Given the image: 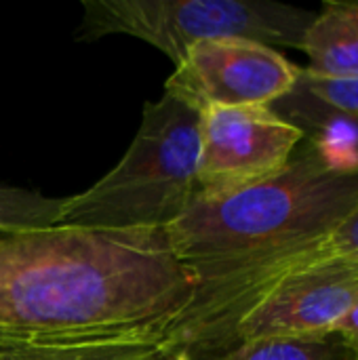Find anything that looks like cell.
I'll use <instances>...</instances> for the list:
<instances>
[{
    "label": "cell",
    "instance_id": "obj_5",
    "mask_svg": "<svg viewBox=\"0 0 358 360\" xmlns=\"http://www.w3.org/2000/svg\"><path fill=\"white\" fill-rule=\"evenodd\" d=\"M302 68L281 51L247 38L192 44L165 82V93L198 112L213 105H274L287 97Z\"/></svg>",
    "mask_w": 358,
    "mask_h": 360
},
{
    "label": "cell",
    "instance_id": "obj_3",
    "mask_svg": "<svg viewBox=\"0 0 358 360\" xmlns=\"http://www.w3.org/2000/svg\"><path fill=\"white\" fill-rule=\"evenodd\" d=\"M198 154L200 112L169 93L148 101L124 156L89 190L65 198L59 226L165 230L198 190Z\"/></svg>",
    "mask_w": 358,
    "mask_h": 360
},
{
    "label": "cell",
    "instance_id": "obj_7",
    "mask_svg": "<svg viewBox=\"0 0 358 360\" xmlns=\"http://www.w3.org/2000/svg\"><path fill=\"white\" fill-rule=\"evenodd\" d=\"M357 302L358 268L354 266L327 264L291 272L236 321L228 352L257 340H312L333 335L338 323Z\"/></svg>",
    "mask_w": 358,
    "mask_h": 360
},
{
    "label": "cell",
    "instance_id": "obj_6",
    "mask_svg": "<svg viewBox=\"0 0 358 360\" xmlns=\"http://www.w3.org/2000/svg\"><path fill=\"white\" fill-rule=\"evenodd\" d=\"M306 133L272 105H213L200 112L196 192H228L283 171Z\"/></svg>",
    "mask_w": 358,
    "mask_h": 360
},
{
    "label": "cell",
    "instance_id": "obj_11",
    "mask_svg": "<svg viewBox=\"0 0 358 360\" xmlns=\"http://www.w3.org/2000/svg\"><path fill=\"white\" fill-rule=\"evenodd\" d=\"M65 198H49L34 190L0 186V232L23 234L61 224Z\"/></svg>",
    "mask_w": 358,
    "mask_h": 360
},
{
    "label": "cell",
    "instance_id": "obj_2",
    "mask_svg": "<svg viewBox=\"0 0 358 360\" xmlns=\"http://www.w3.org/2000/svg\"><path fill=\"white\" fill-rule=\"evenodd\" d=\"M194 289L165 230L55 226L0 238V340L165 338Z\"/></svg>",
    "mask_w": 358,
    "mask_h": 360
},
{
    "label": "cell",
    "instance_id": "obj_9",
    "mask_svg": "<svg viewBox=\"0 0 358 360\" xmlns=\"http://www.w3.org/2000/svg\"><path fill=\"white\" fill-rule=\"evenodd\" d=\"M304 72L321 80L358 78V4L327 2L314 15L302 42Z\"/></svg>",
    "mask_w": 358,
    "mask_h": 360
},
{
    "label": "cell",
    "instance_id": "obj_14",
    "mask_svg": "<svg viewBox=\"0 0 358 360\" xmlns=\"http://www.w3.org/2000/svg\"><path fill=\"white\" fill-rule=\"evenodd\" d=\"M333 335H338L342 340V344L350 350L352 360H358V302L354 308L338 323Z\"/></svg>",
    "mask_w": 358,
    "mask_h": 360
},
{
    "label": "cell",
    "instance_id": "obj_12",
    "mask_svg": "<svg viewBox=\"0 0 358 360\" xmlns=\"http://www.w3.org/2000/svg\"><path fill=\"white\" fill-rule=\"evenodd\" d=\"M219 360H352L338 335L312 340H257L232 348Z\"/></svg>",
    "mask_w": 358,
    "mask_h": 360
},
{
    "label": "cell",
    "instance_id": "obj_10",
    "mask_svg": "<svg viewBox=\"0 0 358 360\" xmlns=\"http://www.w3.org/2000/svg\"><path fill=\"white\" fill-rule=\"evenodd\" d=\"M165 338H120L93 342L0 340V360H167Z\"/></svg>",
    "mask_w": 358,
    "mask_h": 360
},
{
    "label": "cell",
    "instance_id": "obj_8",
    "mask_svg": "<svg viewBox=\"0 0 358 360\" xmlns=\"http://www.w3.org/2000/svg\"><path fill=\"white\" fill-rule=\"evenodd\" d=\"M308 137L358 154V78L321 80L304 72L295 89L272 105Z\"/></svg>",
    "mask_w": 358,
    "mask_h": 360
},
{
    "label": "cell",
    "instance_id": "obj_13",
    "mask_svg": "<svg viewBox=\"0 0 358 360\" xmlns=\"http://www.w3.org/2000/svg\"><path fill=\"white\" fill-rule=\"evenodd\" d=\"M348 264L358 268V209L333 230L314 236L304 249V268Z\"/></svg>",
    "mask_w": 358,
    "mask_h": 360
},
{
    "label": "cell",
    "instance_id": "obj_1",
    "mask_svg": "<svg viewBox=\"0 0 358 360\" xmlns=\"http://www.w3.org/2000/svg\"><path fill=\"white\" fill-rule=\"evenodd\" d=\"M358 209V156L304 139L276 175L228 192H196L165 228L194 278L188 310L165 335L171 356L219 360L236 321L298 240L321 236Z\"/></svg>",
    "mask_w": 358,
    "mask_h": 360
},
{
    "label": "cell",
    "instance_id": "obj_15",
    "mask_svg": "<svg viewBox=\"0 0 358 360\" xmlns=\"http://www.w3.org/2000/svg\"><path fill=\"white\" fill-rule=\"evenodd\" d=\"M167 360H194L188 352H184V350H179V352H175L173 356H169Z\"/></svg>",
    "mask_w": 358,
    "mask_h": 360
},
{
    "label": "cell",
    "instance_id": "obj_4",
    "mask_svg": "<svg viewBox=\"0 0 358 360\" xmlns=\"http://www.w3.org/2000/svg\"><path fill=\"white\" fill-rule=\"evenodd\" d=\"M314 15L268 0H82L78 38L133 36L177 65L192 44L211 38H247L272 49L302 51Z\"/></svg>",
    "mask_w": 358,
    "mask_h": 360
}]
</instances>
